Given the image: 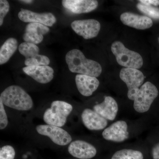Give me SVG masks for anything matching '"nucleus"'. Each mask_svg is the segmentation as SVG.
<instances>
[{"mask_svg":"<svg viewBox=\"0 0 159 159\" xmlns=\"http://www.w3.org/2000/svg\"><path fill=\"white\" fill-rule=\"evenodd\" d=\"M23 70L41 84L48 83L54 78V70L48 66H29L23 68Z\"/></svg>","mask_w":159,"mask_h":159,"instance_id":"obj_12","label":"nucleus"},{"mask_svg":"<svg viewBox=\"0 0 159 159\" xmlns=\"http://www.w3.org/2000/svg\"><path fill=\"white\" fill-rule=\"evenodd\" d=\"M66 9L75 14L88 13L97 8L98 2L95 0H63Z\"/></svg>","mask_w":159,"mask_h":159,"instance_id":"obj_15","label":"nucleus"},{"mask_svg":"<svg viewBox=\"0 0 159 159\" xmlns=\"http://www.w3.org/2000/svg\"><path fill=\"white\" fill-rule=\"evenodd\" d=\"M72 105L65 101L56 100L51 103V107L47 109L43 114L44 121L48 125L62 127L73 111Z\"/></svg>","mask_w":159,"mask_h":159,"instance_id":"obj_4","label":"nucleus"},{"mask_svg":"<svg viewBox=\"0 0 159 159\" xmlns=\"http://www.w3.org/2000/svg\"><path fill=\"white\" fill-rule=\"evenodd\" d=\"M0 99L4 105L18 111H29L33 106L31 97L17 85L10 86L5 89L1 94Z\"/></svg>","mask_w":159,"mask_h":159,"instance_id":"obj_2","label":"nucleus"},{"mask_svg":"<svg viewBox=\"0 0 159 159\" xmlns=\"http://www.w3.org/2000/svg\"><path fill=\"white\" fill-rule=\"evenodd\" d=\"M20 2H23L24 3H27V4H30L33 2V1H31V0H24V1H20Z\"/></svg>","mask_w":159,"mask_h":159,"instance_id":"obj_29","label":"nucleus"},{"mask_svg":"<svg viewBox=\"0 0 159 159\" xmlns=\"http://www.w3.org/2000/svg\"><path fill=\"white\" fill-rule=\"evenodd\" d=\"M119 76L128 88L129 99L134 100L144 82V74L138 69L124 68L120 71Z\"/></svg>","mask_w":159,"mask_h":159,"instance_id":"obj_6","label":"nucleus"},{"mask_svg":"<svg viewBox=\"0 0 159 159\" xmlns=\"http://www.w3.org/2000/svg\"><path fill=\"white\" fill-rule=\"evenodd\" d=\"M83 123L86 127L91 130H100L107 125V119L90 109H84L81 114Z\"/></svg>","mask_w":159,"mask_h":159,"instance_id":"obj_16","label":"nucleus"},{"mask_svg":"<svg viewBox=\"0 0 159 159\" xmlns=\"http://www.w3.org/2000/svg\"><path fill=\"white\" fill-rule=\"evenodd\" d=\"M9 10V5L8 1L6 0L0 1V26H2L4 21V18Z\"/></svg>","mask_w":159,"mask_h":159,"instance_id":"obj_26","label":"nucleus"},{"mask_svg":"<svg viewBox=\"0 0 159 159\" xmlns=\"http://www.w3.org/2000/svg\"><path fill=\"white\" fill-rule=\"evenodd\" d=\"M70 70L74 73L97 77L102 73L101 65L97 61L87 59L81 51L73 49L66 55Z\"/></svg>","mask_w":159,"mask_h":159,"instance_id":"obj_1","label":"nucleus"},{"mask_svg":"<svg viewBox=\"0 0 159 159\" xmlns=\"http://www.w3.org/2000/svg\"><path fill=\"white\" fill-rule=\"evenodd\" d=\"M19 51L22 55L27 58L36 56L39 53V47L34 44L28 42L21 43L19 46Z\"/></svg>","mask_w":159,"mask_h":159,"instance_id":"obj_21","label":"nucleus"},{"mask_svg":"<svg viewBox=\"0 0 159 159\" xmlns=\"http://www.w3.org/2000/svg\"><path fill=\"white\" fill-rule=\"evenodd\" d=\"M143 154L139 151L123 149L116 152L111 159H143Z\"/></svg>","mask_w":159,"mask_h":159,"instance_id":"obj_20","label":"nucleus"},{"mask_svg":"<svg viewBox=\"0 0 159 159\" xmlns=\"http://www.w3.org/2000/svg\"><path fill=\"white\" fill-rule=\"evenodd\" d=\"M158 41H159V38H158Z\"/></svg>","mask_w":159,"mask_h":159,"instance_id":"obj_30","label":"nucleus"},{"mask_svg":"<svg viewBox=\"0 0 159 159\" xmlns=\"http://www.w3.org/2000/svg\"><path fill=\"white\" fill-rule=\"evenodd\" d=\"M136 7L139 11L154 19L159 20V9L151 6L139 3Z\"/></svg>","mask_w":159,"mask_h":159,"instance_id":"obj_22","label":"nucleus"},{"mask_svg":"<svg viewBox=\"0 0 159 159\" xmlns=\"http://www.w3.org/2000/svg\"><path fill=\"white\" fill-rule=\"evenodd\" d=\"M139 2L144 5L148 6H159V0H140Z\"/></svg>","mask_w":159,"mask_h":159,"instance_id":"obj_27","label":"nucleus"},{"mask_svg":"<svg viewBox=\"0 0 159 159\" xmlns=\"http://www.w3.org/2000/svg\"><path fill=\"white\" fill-rule=\"evenodd\" d=\"M38 134L49 137L55 144L64 146L72 142V137L68 132L58 126L48 125H39L36 127Z\"/></svg>","mask_w":159,"mask_h":159,"instance_id":"obj_7","label":"nucleus"},{"mask_svg":"<svg viewBox=\"0 0 159 159\" xmlns=\"http://www.w3.org/2000/svg\"><path fill=\"white\" fill-rule=\"evenodd\" d=\"M18 48L17 40L10 38L6 40L0 49V64L8 62Z\"/></svg>","mask_w":159,"mask_h":159,"instance_id":"obj_19","label":"nucleus"},{"mask_svg":"<svg viewBox=\"0 0 159 159\" xmlns=\"http://www.w3.org/2000/svg\"><path fill=\"white\" fill-rule=\"evenodd\" d=\"M15 155L14 148L11 145H5L0 149V159H14Z\"/></svg>","mask_w":159,"mask_h":159,"instance_id":"obj_24","label":"nucleus"},{"mask_svg":"<svg viewBox=\"0 0 159 159\" xmlns=\"http://www.w3.org/2000/svg\"><path fill=\"white\" fill-rule=\"evenodd\" d=\"M152 156L153 159H159V142L152 148Z\"/></svg>","mask_w":159,"mask_h":159,"instance_id":"obj_28","label":"nucleus"},{"mask_svg":"<svg viewBox=\"0 0 159 159\" xmlns=\"http://www.w3.org/2000/svg\"><path fill=\"white\" fill-rule=\"evenodd\" d=\"M68 150L71 155L80 159L92 158L97 153V149L94 146L82 140H76L71 142Z\"/></svg>","mask_w":159,"mask_h":159,"instance_id":"obj_11","label":"nucleus"},{"mask_svg":"<svg viewBox=\"0 0 159 159\" xmlns=\"http://www.w3.org/2000/svg\"><path fill=\"white\" fill-rule=\"evenodd\" d=\"M111 50L118 63L126 68L139 69L143 65V58L139 53L125 48L121 42L117 41L111 45Z\"/></svg>","mask_w":159,"mask_h":159,"instance_id":"obj_3","label":"nucleus"},{"mask_svg":"<svg viewBox=\"0 0 159 159\" xmlns=\"http://www.w3.org/2000/svg\"><path fill=\"white\" fill-rule=\"evenodd\" d=\"M71 27L77 34L89 39L97 37L101 25L97 20L88 19L74 21L71 23Z\"/></svg>","mask_w":159,"mask_h":159,"instance_id":"obj_8","label":"nucleus"},{"mask_svg":"<svg viewBox=\"0 0 159 159\" xmlns=\"http://www.w3.org/2000/svg\"><path fill=\"white\" fill-rule=\"evenodd\" d=\"M2 99H0V129L6 128L8 124V119Z\"/></svg>","mask_w":159,"mask_h":159,"instance_id":"obj_25","label":"nucleus"},{"mask_svg":"<svg viewBox=\"0 0 159 159\" xmlns=\"http://www.w3.org/2000/svg\"><path fill=\"white\" fill-rule=\"evenodd\" d=\"M50 29L48 26L37 23H30L25 28L23 39L25 42L38 44L43 39L44 34L48 33Z\"/></svg>","mask_w":159,"mask_h":159,"instance_id":"obj_14","label":"nucleus"},{"mask_svg":"<svg viewBox=\"0 0 159 159\" xmlns=\"http://www.w3.org/2000/svg\"><path fill=\"white\" fill-rule=\"evenodd\" d=\"M103 139L107 141L120 142L128 139V125L126 122L122 120L114 122L105 129L102 133Z\"/></svg>","mask_w":159,"mask_h":159,"instance_id":"obj_9","label":"nucleus"},{"mask_svg":"<svg viewBox=\"0 0 159 159\" xmlns=\"http://www.w3.org/2000/svg\"><path fill=\"white\" fill-rule=\"evenodd\" d=\"M120 19L124 25L139 30L149 29L153 25L152 20L148 16L132 12H124L120 16Z\"/></svg>","mask_w":159,"mask_h":159,"instance_id":"obj_13","label":"nucleus"},{"mask_svg":"<svg viewBox=\"0 0 159 159\" xmlns=\"http://www.w3.org/2000/svg\"><path fill=\"white\" fill-rule=\"evenodd\" d=\"M18 17L24 22L39 23L49 27L56 21V17L51 12L39 13L23 9L19 12Z\"/></svg>","mask_w":159,"mask_h":159,"instance_id":"obj_10","label":"nucleus"},{"mask_svg":"<svg viewBox=\"0 0 159 159\" xmlns=\"http://www.w3.org/2000/svg\"><path fill=\"white\" fill-rule=\"evenodd\" d=\"M94 111L107 120L113 121L118 113V104L113 97H106L104 101L93 107Z\"/></svg>","mask_w":159,"mask_h":159,"instance_id":"obj_18","label":"nucleus"},{"mask_svg":"<svg viewBox=\"0 0 159 159\" xmlns=\"http://www.w3.org/2000/svg\"><path fill=\"white\" fill-rule=\"evenodd\" d=\"M158 94L157 89L153 84L148 81L145 83L140 87L134 99L135 110L139 113L148 111Z\"/></svg>","mask_w":159,"mask_h":159,"instance_id":"obj_5","label":"nucleus"},{"mask_svg":"<svg viewBox=\"0 0 159 159\" xmlns=\"http://www.w3.org/2000/svg\"><path fill=\"white\" fill-rule=\"evenodd\" d=\"M75 81L78 90L84 97H89L99 87V82L96 77L83 74H77Z\"/></svg>","mask_w":159,"mask_h":159,"instance_id":"obj_17","label":"nucleus"},{"mask_svg":"<svg viewBox=\"0 0 159 159\" xmlns=\"http://www.w3.org/2000/svg\"><path fill=\"white\" fill-rule=\"evenodd\" d=\"M50 63V60L45 55L37 54L34 57L27 58L25 60L26 66H48Z\"/></svg>","mask_w":159,"mask_h":159,"instance_id":"obj_23","label":"nucleus"}]
</instances>
